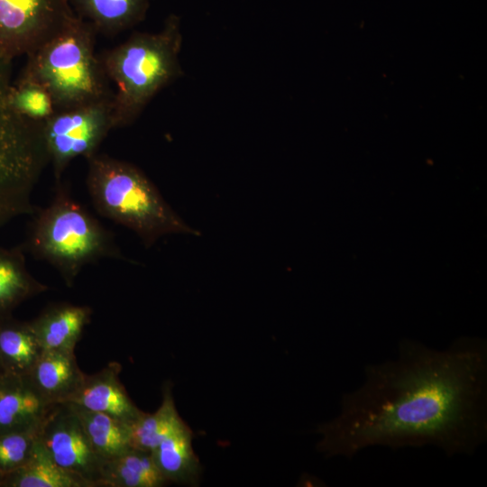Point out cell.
<instances>
[{
  "label": "cell",
  "instance_id": "cell-1",
  "mask_svg": "<svg viewBox=\"0 0 487 487\" xmlns=\"http://www.w3.org/2000/svg\"><path fill=\"white\" fill-rule=\"evenodd\" d=\"M317 432L326 457L351 458L373 446L473 454L487 438L486 342L463 337L436 350L402 340L397 358L368 365L363 383Z\"/></svg>",
  "mask_w": 487,
  "mask_h": 487
},
{
  "label": "cell",
  "instance_id": "cell-2",
  "mask_svg": "<svg viewBox=\"0 0 487 487\" xmlns=\"http://www.w3.org/2000/svg\"><path fill=\"white\" fill-rule=\"evenodd\" d=\"M87 161V188L95 209L135 233L145 246L167 234L199 235L135 165L98 152Z\"/></svg>",
  "mask_w": 487,
  "mask_h": 487
},
{
  "label": "cell",
  "instance_id": "cell-3",
  "mask_svg": "<svg viewBox=\"0 0 487 487\" xmlns=\"http://www.w3.org/2000/svg\"><path fill=\"white\" fill-rule=\"evenodd\" d=\"M180 20L170 14L154 33L134 32L100 55L110 83L115 128L132 124L147 104L180 73Z\"/></svg>",
  "mask_w": 487,
  "mask_h": 487
},
{
  "label": "cell",
  "instance_id": "cell-4",
  "mask_svg": "<svg viewBox=\"0 0 487 487\" xmlns=\"http://www.w3.org/2000/svg\"><path fill=\"white\" fill-rule=\"evenodd\" d=\"M24 249L45 261L72 287L82 269L100 259H124L113 234L56 183L50 204L35 209Z\"/></svg>",
  "mask_w": 487,
  "mask_h": 487
},
{
  "label": "cell",
  "instance_id": "cell-5",
  "mask_svg": "<svg viewBox=\"0 0 487 487\" xmlns=\"http://www.w3.org/2000/svg\"><path fill=\"white\" fill-rule=\"evenodd\" d=\"M96 32L76 17L61 33L28 55L22 77L43 85L56 109L113 97L100 56L95 51Z\"/></svg>",
  "mask_w": 487,
  "mask_h": 487
},
{
  "label": "cell",
  "instance_id": "cell-6",
  "mask_svg": "<svg viewBox=\"0 0 487 487\" xmlns=\"http://www.w3.org/2000/svg\"><path fill=\"white\" fill-rule=\"evenodd\" d=\"M11 63L0 55V226L34 212L32 194L49 164L42 124L23 117L12 105Z\"/></svg>",
  "mask_w": 487,
  "mask_h": 487
},
{
  "label": "cell",
  "instance_id": "cell-7",
  "mask_svg": "<svg viewBox=\"0 0 487 487\" xmlns=\"http://www.w3.org/2000/svg\"><path fill=\"white\" fill-rule=\"evenodd\" d=\"M113 97L56 109L42 124L49 164L55 182H60L69 165L77 158L89 159L109 132L115 129Z\"/></svg>",
  "mask_w": 487,
  "mask_h": 487
},
{
  "label": "cell",
  "instance_id": "cell-8",
  "mask_svg": "<svg viewBox=\"0 0 487 487\" xmlns=\"http://www.w3.org/2000/svg\"><path fill=\"white\" fill-rule=\"evenodd\" d=\"M70 0H0V55H30L76 19Z\"/></svg>",
  "mask_w": 487,
  "mask_h": 487
},
{
  "label": "cell",
  "instance_id": "cell-9",
  "mask_svg": "<svg viewBox=\"0 0 487 487\" xmlns=\"http://www.w3.org/2000/svg\"><path fill=\"white\" fill-rule=\"evenodd\" d=\"M38 440L59 466L89 487H100L104 460L94 450L70 403L52 406L40 425Z\"/></svg>",
  "mask_w": 487,
  "mask_h": 487
},
{
  "label": "cell",
  "instance_id": "cell-10",
  "mask_svg": "<svg viewBox=\"0 0 487 487\" xmlns=\"http://www.w3.org/2000/svg\"><path fill=\"white\" fill-rule=\"evenodd\" d=\"M120 372L121 365L111 362L94 374H84L80 385L67 402L132 424L142 411L130 399L120 381Z\"/></svg>",
  "mask_w": 487,
  "mask_h": 487
},
{
  "label": "cell",
  "instance_id": "cell-11",
  "mask_svg": "<svg viewBox=\"0 0 487 487\" xmlns=\"http://www.w3.org/2000/svg\"><path fill=\"white\" fill-rule=\"evenodd\" d=\"M28 376L0 377V433L38 427L52 406Z\"/></svg>",
  "mask_w": 487,
  "mask_h": 487
},
{
  "label": "cell",
  "instance_id": "cell-12",
  "mask_svg": "<svg viewBox=\"0 0 487 487\" xmlns=\"http://www.w3.org/2000/svg\"><path fill=\"white\" fill-rule=\"evenodd\" d=\"M92 313L88 306L58 303L46 308L30 323L43 350L75 352Z\"/></svg>",
  "mask_w": 487,
  "mask_h": 487
},
{
  "label": "cell",
  "instance_id": "cell-13",
  "mask_svg": "<svg viewBox=\"0 0 487 487\" xmlns=\"http://www.w3.org/2000/svg\"><path fill=\"white\" fill-rule=\"evenodd\" d=\"M84 374L75 352L43 350L28 378L51 403L67 402L80 385Z\"/></svg>",
  "mask_w": 487,
  "mask_h": 487
},
{
  "label": "cell",
  "instance_id": "cell-14",
  "mask_svg": "<svg viewBox=\"0 0 487 487\" xmlns=\"http://www.w3.org/2000/svg\"><path fill=\"white\" fill-rule=\"evenodd\" d=\"M76 15L106 36H115L142 22L149 0H70Z\"/></svg>",
  "mask_w": 487,
  "mask_h": 487
},
{
  "label": "cell",
  "instance_id": "cell-15",
  "mask_svg": "<svg viewBox=\"0 0 487 487\" xmlns=\"http://www.w3.org/2000/svg\"><path fill=\"white\" fill-rule=\"evenodd\" d=\"M193 432L183 421L153 451V458L169 482L194 485L201 466L193 446Z\"/></svg>",
  "mask_w": 487,
  "mask_h": 487
},
{
  "label": "cell",
  "instance_id": "cell-16",
  "mask_svg": "<svg viewBox=\"0 0 487 487\" xmlns=\"http://www.w3.org/2000/svg\"><path fill=\"white\" fill-rule=\"evenodd\" d=\"M23 251V246L0 247V318L49 289L30 273Z\"/></svg>",
  "mask_w": 487,
  "mask_h": 487
},
{
  "label": "cell",
  "instance_id": "cell-17",
  "mask_svg": "<svg viewBox=\"0 0 487 487\" xmlns=\"http://www.w3.org/2000/svg\"><path fill=\"white\" fill-rule=\"evenodd\" d=\"M43 352L30 321L0 318V363L5 373L28 376Z\"/></svg>",
  "mask_w": 487,
  "mask_h": 487
},
{
  "label": "cell",
  "instance_id": "cell-18",
  "mask_svg": "<svg viewBox=\"0 0 487 487\" xmlns=\"http://www.w3.org/2000/svg\"><path fill=\"white\" fill-rule=\"evenodd\" d=\"M166 483L151 451L131 447L104 461L100 487H161Z\"/></svg>",
  "mask_w": 487,
  "mask_h": 487
},
{
  "label": "cell",
  "instance_id": "cell-19",
  "mask_svg": "<svg viewBox=\"0 0 487 487\" xmlns=\"http://www.w3.org/2000/svg\"><path fill=\"white\" fill-rule=\"evenodd\" d=\"M0 487H89L65 471L47 454L39 440L29 460L0 478Z\"/></svg>",
  "mask_w": 487,
  "mask_h": 487
},
{
  "label": "cell",
  "instance_id": "cell-20",
  "mask_svg": "<svg viewBox=\"0 0 487 487\" xmlns=\"http://www.w3.org/2000/svg\"><path fill=\"white\" fill-rule=\"evenodd\" d=\"M70 404L94 450L104 461L115 458L131 448L129 425L107 414Z\"/></svg>",
  "mask_w": 487,
  "mask_h": 487
},
{
  "label": "cell",
  "instance_id": "cell-21",
  "mask_svg": "<svg viewBox=\"0 0 487 487\" xmlns=\"http://www.w3.org/2000/svg\"><path fill=\"white\" fill-rule=\"evenodd\" d=\"M182 422L175 407L170 386L167 384L158 409L153 413L142 411L129 425L131 447L152 452Z\"/></svg>",
  "mask_w": 487,
  "mask_h": 487
},
{
  "label": "cell",
  "instance_id": "cell-22",
  "mask_svg": "<svg viewBox=\"0 0 487 487\" xmlns=\"http://www.w3.org/2000/svg\"><path fill=\"white\" fill-rule=\"evenodd\" d=\"M11 102L14 108L23 117L43 124L56 111L51 95L41 83L20 77L13 83Z\"/></svg>",
  "mask_w": 487,
  "mask_h": 487
},
{
  "label": "cell",
  "instance_id": "cell-23",
  "mask_svg": "<svg viewBox=\"0 0 487 487\" xmlns=\"http://www.w3.org/2000/svg\"><path fill=\"white\" fill-rule=\"evenodd\" d=\"M39 427L0 433V478L29 460L38 441Z\"/></svg>",
  "mask_w": 487,
  "mask_h": 487
},
{
  "label": "cell",
  "instance_id": "cell-24",
  "mask_svg": "<svg viewBox=\"0 0 487 487\" xmlns=\"http://www.w3.org/2000/svg\"><path fill=\"white\" fill-rule=\"evenodd\" d=\"M5 373L4 369L0 363V377Z\"/></svg>",
  "mask_w": 487,
  "mask_h": 487
}]
</instances>
